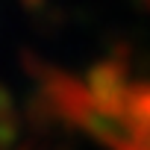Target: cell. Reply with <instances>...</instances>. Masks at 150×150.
<instances>
[{
  "label": "cell",
  "instance_id": "1",
  "mask_svg": "<svg viewBox=\"0 0 150 150\" xmlns=\"http://www.w3.org/2000/svg\"><path fill=\"white\" fill-rule=\"evenodd\" d=\"M38 83H41L44 97L59 112V118L74 124V127H80L86 121V115L94 109V97L88 91V83H80L77 77H71V74H65V71L47 68V74Z\"/></svg>",
  "mask_w": 150,
  "mask_h": 150
},
{
  "label": "cell",
  "instance_id": "2",
  "mask_svg": "<svg viewBox=\"0 0 150 150\" xmlns=\"http://www.w3.org/2000/svg\"><path fill=\"white\" fill-rule=\"evenodd\" d=\"M88 91L94 97V106L100 112L109 115H121L127 112V97H129V80H127V62L121 59V53H115L112 59L97 62L88 71Z\"/></svg>",
  "mask_w": 150,
  "mask_h": 150
},
{
  "label": "cell",
  "instance_id": "3",
  "mask_svg": "<svg viewBox=\"0 0 150 150\" xmlns=\"http://www.w3.org/2000/svg\"><path fill=\"white\" fill-rule=\"evenodd\" d=\"M124 118L129 121V127H150V80L129 86Z\"/></svg>",
  "mask_w": 150,
  "mask_h": 150
},
{
  "label": "cell",
  "instance_id": "4",
  "mask_svg": "<svg viewBox=\"0 0 150 150\" xmlns=\"http://www.w3.org/2000/svg\"><path fill=\"white\" fill-rule=\"evenodd\" d=\"M18 138V115L0 118V150H9Z\"/></svg>",
  "mask_w": 150,
  "mask_h": 150
},
{
  "label": "cell",
  "instance_id": "5",
  "mask_svg": "<svg viewBox=\"0 0 150 150\" xmlns=\"http://www.w3.org/2000/svg\"><path fill=\"white\" fill-rule=\"evenodd\" d=\"M6 115H15V106H12V94L0 86V118H6Z\"/></svg>",
  "mask_w": 150,
  "mask_h": 150
},
{
  "label": "cell",
  "instance_id": "6",
  "mask_svg": "<svg viewBox=\"0 0 150 150\" xmlns=\"http://www.w3.org/2000/svg\"><path fill=\"white\" fill-rule=\"evenodd\" d=\"M24 6H30V9H35V6H41V0H24Z\"/></svg>",
  "mask_w": 150,
  "mask_h": 150
},
{
  "label": "cell",
  "instance_id": "7",
  "mask_svg": "<svg viewBox=\"0 0 150 150\" xmlns=\"http://www.w3.org/2000/svg\"><path fill=\"white\" fill-rule=\"evenodd\" d=\"M141 3H144V6H147V9H150V0H141Z\"/></svg>",
  "mask_w": 150,
  "mask_h": 150
}]
</instances>
